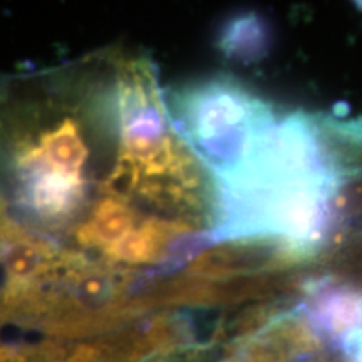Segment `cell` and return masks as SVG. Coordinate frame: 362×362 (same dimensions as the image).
Returning a JSON list of instances; mask_svg holds the SVG:
<instances>
[{
  "label": "cell",
  "mask_w": 362,
  "mask_h": 362,
  "mask_svg": "<svg viewBox=\"0 0 362 362\" xmlns=\"http://www.w3.org/2000/svg\"><path fill=\"white\" fill-rule=\"evenodd\" d=\"M6 99L0 216L66 272L144 287L218 242L220 178L146 59L107 49L22 79Z\"/></svg>",
  "instance_id": "6da1fadb"
},
{
  "label": "cell",
  "mask_w": 362,
  "mask_h": 362,
  "mask_svg": "<svg viewBox=\"0 0 362 362\" xmlns=\"http://www.w3.org/2000/svg\"><path fill=\"white\" fill-rule=\"evenodd\" d=\"M305 317L344 356L362 347V291L314 282L307 288Z\"/></svg>",
  "instance_id": "7a4b0ae2"
},
{
  "label": "cell",
  "mask_w": 362,
  "mask_h": 362,
  "mask_svg": "<svg viewBox=\"0 0 362 362\" xmlns=\"http://www.w3.org/2000/svg\"><path fill=\"white\" fill-rule=\"evenodd\" d=\"M47 356H44V359L39 361V362H51L49 359L45 361V357H47ZM49 357H51V356H49ZM0 362H25V359L19 354H12V352H8V351H0Z\"/></svg>",
  "instance_id": "3957f363"
},
{
  "label": "cell",
  "mask_w": 362,
  "mask_h": 362,
  "mask_svg": "<svg viewBox=\"0 0 362 362\" xmlns=\"http://www.w3.org/2000/svg\"><path fill=\"white\" fill-rule=\"evenodd\" d=\"M346 362H362V347H359L356 352H352L351 356H347Z\"/></svg>",
  "instance_id": "277c9868"
},
{
  "label": "cell",
  "mask_w": 362,
  "mask_h": 362,
  "mask_svg": "<svg viewBox=\"0 0 362 362\" xmlns=\"http://www.w3.org/2000/svg\"><path fill=\"white\" fill-rule=\"evenodd\" d=\"M359 6H361V7H362V4H359Z\"/></svg>",
  "instance_id": "5b68a950"
}]
</instances>
